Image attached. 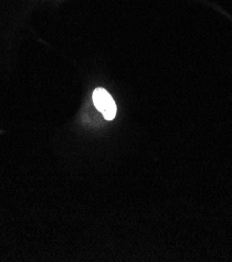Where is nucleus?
<instances>
[{
	"label": "nucleus",
	"instance_id": "obj_1",
	"mask_svg": "<svg viewBox=\"0 0 232 262\" xmlns=\"http://www.w3.org/2000/svg\"><path fill=\"white\" fill-rule=\"evenodd\" d=\"M92 99L95 108L104 115L105 119L112 120L115 117L116 104L108 91L102 88L95 89L92 95Z\"/></svg>",
	"mask_w": 232,
	"mask_h": 262
}]
</instances>
